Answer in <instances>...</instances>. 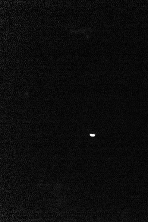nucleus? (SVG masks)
<instances>
[{
	"mask_svg": "<svg viewBox=\"0 0 148 222\" xmlns=\"http://www.w3.org/2000/svg\"><path fill=\"white\" fill-rule=\"evenodd\" d=\"M90 135L91 136V137L95 136V135H93V134H90Z\"/></svg>",
	"mask_w": 148,
	"mask_h": 222,
	"instance_id": "1",
	"label": "nucleus"
}]
</instances>
